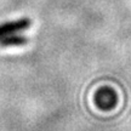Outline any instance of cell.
<instances>
[{
	"label": "cell",
	"instance_id": "cell-2",
	"mask_svg": "<svg viewBox=\"0 0 131 131\" xmlns=\"http://www.w3.org/2000/svg\"><path fill=\"white\" fill-rule=\"evenodd\" d=\"M32 24V21L29 18H19L16 21H9V22H4L0 24V38L5 37V35H10V34H17L28 29Z\"/></svg>",
	"mask_w": 131,
	"mask_h": 131
},
{
	"label": "cell",
	"instance_id": "cell-3",
	"mask_svg": "<svg viewBox=\"0 0 131 131\" xmlns=\"http://www.w3.org/2000/svg\"><path fill=\"white\" fill-rule=\"evenodd\" d=\"M27 38L21 34H10L0 38V46L1 47H17L23 46L27 44Z\"/></svg>",
	"mask_w": 131,
	"mask_h": 131
},
{
	"label": "cell",
	"instance_id": "cell-1",
	"mask_svg": "<svg viewBox=\"0 0 131 131\" xmlns=\"http://www.w3.org/2000/svg\"><path fill=\"white\" fill-rule=\"evenodd\" d=\"M118 96L114 89L109 86H103L95 94V104L102 111H109L117 106Z\"/></svg>",
	"mask_w": 131,
	"mask_h": 131
}]
</instances>
